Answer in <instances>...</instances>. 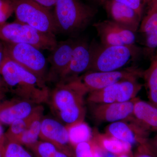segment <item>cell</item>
<instances>
[{"instance_id":"3","label":"cell","mask_w":157,"mask_h":157,"mask_svg":"<svg viewBox=\"0 0 157 157\" xmlns=\"http://www.w3.org/2000/svg\"><path fill=\"white\" fill-rule=\"evenodd\" d=\"M54 17L58 32L77 35L87 28L96 14L94 8L81 0H57Z\"/></svg>"},{"instance_id":"30","label":"cell","mask_w":157,"mask_h":157,"mask_svg":"<svg viewBox=\"0 0 157 157\" xmlns=\"http://www.w3.org/2000/svg\"><path fill=\"white\" fill-rule=\"evenodd\" d=\"M8 92H9L8 88L2 78L0 75V102L4 101Z\"/></svg>"},{"instance_id":"26","label":"cell","mask_w":157,"mask_h":157,"mask_svg":"<svg viewBox=\"0 0 157 157\" xmlns=\"http://www.w3.org/2000/svg\"><path fill=\"white\" fill-rule=\"evenodd\" d=\"M94 146L92 139L90 141L78 144L74 146L75 157H93Z\"/></svg>"},{"instance_id":"6","label":"cell","mask_w":157,"mask_h":157,"mask_svg":"<svg viewBox=\"0 0 157 157\" xmlns=\"http://www.w3.org/2000/svg\"><path fill=\"white\" fill-rule=\"evenodd\" d=\"M16 21L28 25L45 33H58L54 17L49 9L32 0H12Z\"/></svg>"},{"instance_id":"27","label":"cell","mask_w":157,"mask_h":157,"mask_svg":"<svg viewBox=\"0 0 157 157\" xmlns=\"http://www.w3.org/2000/svg\"><path fill=\"white\" fill-rule=\"evenodd\" d=\"M14 13V5L12 0H0V24L6 22Z\"/></svg>"},{"instance_id":"14","label":"cell","mask_w":157,"mask_h":157,"mask_svg":"<svg viewBox=\"0 0 157 157\" xmlns=\"http://www.w3.org/2000/svg\"><path fill=\"white\" fill-rule=\"evenodd\" d=\"M76 42L71 39L58 42L47 61L50 64L47 81H59L70 63Z\"/></svg>"},{"instance_id":"25","label":"cell","mask_w":157,"mask_h":157,"mask_svg":"<svg viewBox=\"0 0 157 157\" xmlns=\"http://www.w3.org/2000/svg\"><path fill=\"white\" fill-rule=\"evenodd\" d=\"M42 119V117H41L34 121L28 128L18 137L16 142L28 147L37 142L39 138Z\"/></svg>"},{"instance_id":"15","label":"cell","mask_w":157,"mask_h":157,"mask_svg":"<svg viewBox=\"0 0 157 157\" xmlns=\"http://www.w3.org/2000/svg\"><path fill=\"white\" fill-rule=\"evenodd\" d=\"M39 138L52 144L59 150L71 155L69 133L62 123L51 118H42Z\"/></svg>"},{"instance_id":"18","label":"cell","mask_w":157,"mask_h":157,"mask_svg":"<svg viewBox=\"0 0 157 157\" xmlns=\"http://www.w3.org/2000/svg\"><path fill=\"white\" fill-rule=\"evenodd\" d=\"M147 6L139 29L145 39V52L151 55L157 48V0H151Z\"/></svg>"},{"instance_id":"13","label":"cell","mask_w":157,"mask_h":157,"mask_svg":"<svg viewBox=\"0 0 157 157\" xmlns=\"http://www.w3.org/2000/svg\"><path fill=\"white\" fill-rule=\"evenodd\" d=\"M91 57L90 45L84 41H76L70 63L58 82L74 79L80 76L82 73L89 71Z\"/></svg>"},{"instance_id":"36","label":"cell","mask_w":157,"mask_h":157,"mask_svg":"<svg viewBox=\"0 0 157 157\" xmlns=\"http://www.w3.org/2000/svg\"><path fill=\"white\" fill-rule=\"evenodd\" d=\"M71 155L60 150H58L54 157H71Z\"/></svg>"},{"instance_id":"9","label":"cell","mask_w":157,"mask_h":157,"mask_svg":"<svg viewBox=\"0 0 157 157\" xmlns=\"http://www.w3.org/2000/svg\"><path fill=\"white\" fill-rule=\"evenodd\" d=\"M144 71L137 67H128L107 72L89 71L79 76L89 93L102 89L127 79L143 77Z\"/></svg>"},{"instance_id":"33","label":"cell","mask_w":157,"mask_h":157,"mask_svg":"<svg viewBox=\"0 0 157 157\" xmlns=\"http://www.w3.org/2000/svg\"><path fill=\"white\" fill-rule=\"evenodd\" d=\"M101 150L102 157H118L119 155L104 150L101 148Z\"/></svg>"},{"instance_id":"19","label":"cell","mask_w":157,"mask_h":157,"mask_svg":"<svg viewBox=\"0 0 157 157\" xmlns=\"http://www.w3.org/2000/svg\"><path fill=\"white\" fill-rule=\"evenodd\" d=\"M133 117L149 132H157V107L150 102L136 98Z\"/></svg>"},{"instance_id":"4","label":"cell","mask_w":157,"mask_h":157,"mask_svg":"<svg viewBox=\"0 0 157 157\" xmlns=\"http://www.w3.org/2000/svg\"><path fill=\"white\" fill-rule=\"evenodd\" d=\"M0 41L6 43L29 44L40 50L50 51L58 42L55 35L42 33L17 21L0 24Z\"/></svg>"},{"instance_id":"22","label":"cell","mask_w":157,"mask_h":157,"mask_svg":"<svg viewBox=\"0 0 157 157\" xmlns=\"http://www.w3.org/2000/svg\"><path fill=\"white\" fill-rule=\"evenodd\" d=\"M149 102L157 107V55L153 58L149 67L144 71Z\"/></svg>"},{"instance_id":"35","label":"cell","mask_w":157,"mask_h":157,"mask_svg":"<svg viewBox=\"0 0 157 157\" xmlns=\"http://www.w3.org/2000/svg\"><path fill=\"white\" fill-rule=\"evenodd\" d=\"M93 157H102L101 148L95 143L94 148Z\"/></svg>"},{"instance_id":"39","label":"cell","mask_w":157,"mask_h":157,"mask_svg":"<svg viewBox=\"0 0 157 157\" xmlns=\"http://www.w3.org/2000/svg\"><path fill=\"white\" fill-rule=\"evenodd\" d=\"M97 1H98V2L101 3V4H103L106 0H97Z\"/></svg>"},{"instance_id":"31","label":"cell","mask_w":157,"mask_h":157,"mask_svg":"<svg viewBox=\"0 0 157 157\" xmlns=\"http://www.w3.org/2000/svg\"><path fill=\"white\" fill-rule=\"evenodd\" d=\"M147 143L152 151L157 156V134L153 138L148 139Z\"/></svg>"},{"instance_id":"16","label":"cell","mask_w":157,"mask_h":157,"mask_svg":"<svg viewBox=\"0 0 157 157\" xmlns=\"http://www.w3.org/2000/svg\"><path fill=\"white\" fill-rule=\"evenodd\" d=\"M103 4L110 20L134 33L138 30L141 18L134 9L115 0H106Z\"/></svg>"},{"instance_id":"2","label":"cell","mask_w":157,"mask_h":157,"mask_svg":"<svg viewBox=\"0 0 157 157\" xmlns=\"http://www.w3.org/2000/svg\"><path fill=\"white\" fill-rule=\"evenodd\" d=\"M0 75L9 92L16 98L37 105L48 102L50 91L45 83L5 54L0 68Z\"/></svg>"},{"instance_id":"40","label":"cell","mask_w":157,"mask_h":157,"mask_svg":"<svg viewBox=\"0 0 157 157\" xmlns=\"http://www.w3.org/2000/svg\"><path fill=\"white\" fill-rule=\"evenodd\" d=\"M0 157H3L2 154L1 148H0Z\"/></svg>"},{"instance_id":"23","label":"cell","mask_w":157,"mask_h":157,"mask_svg":"<svg viewBox=\"0 0 157 157\" xmlns=\"http://www.w3.org/2000/svg\"><path fill=\"white\" fill-rule=\"evenodd\" d=\"M68 129L69 139L72 146L82 142L90 141L93 138V129L83 121L66 127Z\"/></svg>"},{"instance_id":"38","label":"cell","mask_w":157,"mask_h":157,"mask_svg":"<svg viewBox=\"0 0 157 157\" xmlns=\"http://www.w3.org/2000/svg\"><path fill=\"white\" fill-rule=\"evenodd\" d=\"M130 152H129L128 153H124L122 154L119 155L118 157H131L130 154Z\"/></svg>"},{"instance_id":"24","label":"cell","mask_w":157,"mask_h":157,"mask_svg":"<svg viewBox=\"0 0 157 157\" xmlns=\"http://www.w3.org/2000/svg\"><path fill=\"white\" fill-rule=\"evenodd\" d=\"M0 148L3 157H33L24 148L22 145L17 142L7 140L5 135L0 143Z\"/></svg>"},{"instance_id":"28","label":"cell","mask_w":157,"mask_h":157,"mask_svg":"<svg viewBox=\"0 0 157 157\" xmlns=\"http://www.w3.org/2000/svg\"><path fill=\"white\" fill-rule=\"evenodd\" d=\"M115 1L123 3L134 9L140 16V18L142 19L144 8L146 5H148L151 0H115Z\"/></svg>"},{"instance_id":"12","label":"cell","mask_w":157,"mask_h":157,"mask_svg":"<svg viewBox=\"0 0 157 157\" xmlns=\"http://www.w3.org/2000/svg\"><path fill=\"white\" fill-rule=\"evenodd\" d=\"M101 44L106 46H135V33L110 20L94 25Z\"/></svg>"},{"instance_id":"17","label":"cell","mask_w":157,"mask_h":157,"mask_svg":"<svg viewBox=\"0 0 157 157\" xmlns=\"http://www.w3.org/2000/svg\"><path fill=\"white\" fill-rule=\"evenodd\" d=\"M38 105L16 98L0 102V123L9 125L30 114Z\"/></svg>"},{"instance_id":"7","label":"cell","mask_w":157,"mask_h":157,"mask_svg":"<svg viewBox=\"0 0 157 157\" xmlns=\"http://www.w3.org/2000/svg\"><path fill=\"white\" fill-rule=\"evenodd\" d=\"M3 42L5 55L45 83L48 61L41 50L29 44Z\"/></svg>"},{"instance_id":"29","label":"cell","mask_w":157,"mask_h":157,"mask_svg":"<svg viewBox=\"0 0 157 157\" xmlns=\"http://www.w3.org/2000/svg\"><path fill=\"white\" fill-rule=\"evenodd\" d=\"M147 142L140 144L135 157H157L149 148Z\"/></svg>"},{"instance_id":"10","label":"cell","mask_w":157,"mask_h":157,"mask_svg":"<svg viewBox=\"0 0 157 157\" xmlns=\"http://www.w3.org/2000/svg\"><path fill=\"white\" fill-rule=\"evenodd\" d=\"M136 98L121 103L90 104L91 114L98 123H112L128 119L133 117Z\"/></svg>"},{"instance_id":"1","label":"cell","mask_w":157,"mask_h":157,"mask_svg":"<svg viewBox=\"0 0 157 157\" xmlns=\"http://www.w3.org/2000/svg\"><path fill=\"white\" fill-rule=\"evenodd\" d=\"M89 92L79 77L58 82L50 92L48 102L66 127L84 121L86 114L84 98Z\"/></svg>"},{"instance_id":"32","label":"cell","mask_w":157,"mask_h":157,"mask_svg":"<svg viewBox=\"0 0 157 157\" xmlns=\"http://www.w3.org/2000/svg\"><path fill=\"white\" fill-rule=\"evenodd\" d=\"M41 6L46 7V8H52L54 7L56 4L57 0H32Z\"/></svg>"},{"instance_id":"34","label":"cell","mask_w":157,"mask_h":157,"mask_svg":"<svg viewBox=\"0 0 157 157\" xmlns=\"http://www.w3.org/2000/svg\"><path fill=\"white\" fill-rule=\"evenodd\" d=\"M4 45L3 42L0 41V68L2 63L3 59L4 57Z\"/></svg>"},{"instance_id":"5","label":"cell","mask_w":157,"mask_h":157,"mask_svg":"<svg viewBox=\"0 0 157 157\" xmlns=\"http://www.w3.org/2000/svg\"><path fill=\"white\" fill-rule=\"evenodd\" d=\"M91 62L89 71L107 72L122 69L137 56V46L90 45Z\"/></svg>"},{"instance_id":"20","label":"cell","mask_w":157,"mask_h":157,"mask_svg":"<svg viewBox=\"0 0 157 157\" xmlns=\"http://www.w3.org/2000/svg\"><path fill=\"white\" fill-rule=\"evenodd\" d=\"M92 140L100 148L117 155L131 151L132 145L107 135L97 129L93 130Z\"/></svg>"},{"instance_id":"11","label":"cell","mask_w":157,"mask_h":157,"mask_svg":"<svg viewBox=\"0 0 157 157\" xmlns=\"http://www.w3.org/2000/svg\"><path fill=\"white\" fill-rule=\"evenodd\" d=\"M105 133L132 145L147 142L150 132L138 123L133 115L128 119L110 123L105 128Z\"/></svg>"},{"instance_id":"21","label":"cell","mask_w":157,"mask_h":157,"mask_svg":"<svg viewBox=\"0 0 157 157\" xmlns=\"http://www.w3.org/2000/svg\"><path fill=\"white\" fill-rule=\"evenodd\" d=\"M41 105H38L30 114L25 117L15 121L9 126L8 130L5 133L7 140L16 142L18 137L33 123L39 118L42 117L44 109Z\"/></svg>"},{"instance_id":"8","label":"cell","mask_w":157,"mask_h":157,"mask_svg":"<svg viewBox=\"0 0 157 157\" xmlns=\"http://www.w3.org/2000/svg\"><path fill=\"white\" fill-rule=\"evenodd\" d=\"M138 79H127L119 82L88 94L87 101L89 104L121 103L131 101L137 98L143 85Z\"/></svg>"},{"instance_id":"37","label":"cell","mask_w":157,"mask_h":157,"mask_svg":"<svg viewBox=\"0 0 157 157\" xmlns=\"http://www.w3.org/2000/svg\"><path fill=\"white\" fill-rule=\"evenodd\" d=\"M2 125V124L0 123V143L4 138V135H5V133L4 132V130H3V127Z\"/></svg>"}]
</instances>
